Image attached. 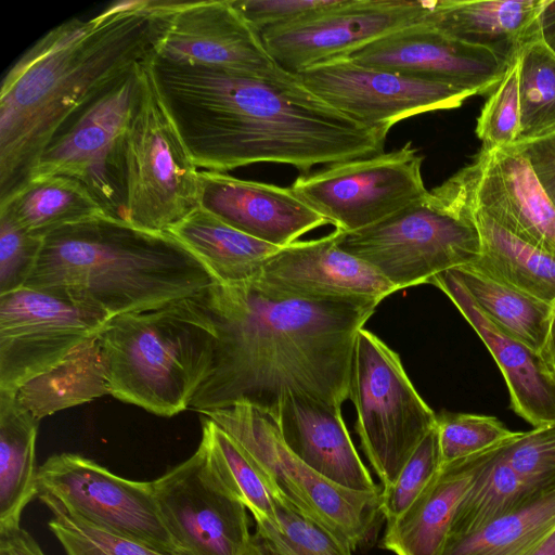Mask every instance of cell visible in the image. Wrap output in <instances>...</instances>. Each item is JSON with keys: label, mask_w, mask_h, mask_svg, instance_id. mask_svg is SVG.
Returning <instances> with one entry per match:
<instances>
[{"label": "cell", "mask_w": 555, "mask_h": 555, "mask_svg": "<svg viewBox=\"0 0 555 555\" xmlns=\"http://www.w3.org/2000/svg\"><path fill=\"white\" fill-rule=\"evenodd\" d=\"M197 299L214 323L217 345L211 375L190 408L203 413L247 403L274 417L294 393L341 408L357 334L380 302L304 298L257 279L215 282Z\"/></svg>", "instance_id": "cell-1"}, {"label": "cell", "mask_w": 555, "mask_h": 555, "mask_svg": "<svg viewBox=\"0 0 555 555\" xmlns=\"http://www.w3.org/2000/svg\"><path fill=\"white\" fill-rule=\"evenodd\" d=\"M146 67L195 166L225 172L257 163L307 175L384 152L388 129L333 108L296 75L266 78L173 63L154 53Z\"/></svg>", "instance_id": "cell-2"}, {"label": "cell", "mask_w": 555, "mask_h": 555, "mask_svg": "<svg viewBox=\"0 0 555 555\" xmlns=\"http://www.w3.org/2000/svg\"><path fill=\"white\" fill-rule=\"evenodd\" d=\"M149 0L124 1L46 33L8 69L0 90V203L29 181L63 121L90 95L154 53Z\"/></svg>", "instance_id": "cell-3"}, {"label": "cell", "mask_w": 555, "mask_h": 555, "mask_svg": "<svg viewBox=\"0 0 555 555\" xmlns=\"http://www.w3.org/2000/svg\"><path fill=\"white\" fill-rule=\"evenodd\" d=\"M214 283L169 233L102 216L47 235L24 286L51 292L111 319L196 297Z\"/></svg>", "instance_id": "cell-4"}, {"label": "cell", "mask_w": 555, "mask_h": 555, "mask_svg": "<svg viewBox=\"0 0 555 555\" xmlns=\"http://www.w3.org/2000/svg\"><path fill=\"white\" fill-rule=\"evenodd\" d=\"M99 337L111 395L158 416L190 408L212 372L217 334L197 296L111 318Z\"/></svg>", "instance_id": "cell-5"}, {"label": "cell", "mask_w": 555, "mask_h": 555, "mask_svg": "<svg viewBox=\"0 0 555 555\" xmlns=\"http://www.w3.org/2000/svg\"><path fill=\"white\" fill-rule=\"evenodd\" d=\"M333 233L341 250L370 264L397 291L429 283L480 254L478 232L452 177L375 224Z\"/></svg>", "instance_id": "cell-6"}, {"label": "cell", "mask_w": 555, "mask_h": 555, "mask_svg": "<svg viewBox=\"0 0 555 555\" xmlns=\"http://www.w3.org/2000/svg\"><path fill=\"white\" fill-rule=\"evenodd\" d=\"M223 429L261 473L273 495L318 521L352 550L371 532L380 493L347 489L322 477L285 444L276 417L247 403L202 413Z\"/></svg>", "instance_id": "cell-7"}, {"label": "cell", "mask_w": 555, "mask_h": 555, "mask_svg": "<svg viewBox=\"0 0 555 555\" xmlns=\"http://www.w3.org/2000/svg\"><path fill=\"white\" fill-rule=\"evenodd\" d=\"M143 63L104 85L63 121L40 153L30 180L77 179L107 217L126 222L125 135Z\"/></svg>", "instance_id": "cell-8"}, {"label": "cell", "mask_w": 555, "mask_h": 555, "mask_svg": "<svg viewBox=\"0 0 555 555\" xmlns=\"http://www.w3.org/2000/svg\"><path fill=\"white\" fill-rule=\"evenodd\" d=\"M126 222L167 232L199 207V169L165 109L143 63L125 135Z\"/></svg>", "instance_id": "cell-9"}, {"label": "cell", "mask_w": 555, "mask_h": 555, "mask_svg": "<svg viewBox=\"0 0 555 555\" xmlns=\"http://www.w3.org/2000/svg\"><path fill=\"white\" fill-rule=\"evenodd\" d=\"M357 411L362 450L383 488L390 486L412 453L437 425L399 354L363 327L354 343L349 397Z\"/></svg>", "instance_id": "cell-10"}, {"label": "cell", "mask_w": 555, "mask_h": 555, "mask_svg": "<svg viewBox=\"0 0 555 555\" xmlns=\"http://www.w3.org/2000/svg\"><path fill=\"white\" fill-rule=\"evenodd\" d=\"M39 494L72 516L158 552L182 555L164 525L152 481H134L74 453L50 456L37 472Z\"/></svg>", "instance_id": "cell-11"}, {"label": "cell", "mask_w": 555, "mask_h": 555, "mask_svg": "<svg viewBox=\"0 0 555 555\" xmlns=\"http://www.w3.org/2000/svg\"><path fill=\"white\" fill-rule=\"evenodd\" d=\"M423 157L411 142L398 150L327 165L298 177L292 190L341 232L375 224L422 197Z\"/></svg>", "instance_id": "cell-12"}, {"label": "cell", "mask_w": 555, "mask_h": 555, "mask_svg": "<svg viewBox=\"0 0 555 555\" xmlns=\"http://www.w3.org/2000/svg\"><path fill=\"white\" fill-rule=\"evenodd\" d=\"M154 55L173 63L282 78L284 70L232 0H149ZM294 75V74H293Z\"/></svg>", "instance_id": "cell-13"}, {"label": "cell", "mask_w": 555, "mask_h": 555, "mask_svg": "<svg viewBox=\"0 0 555 555\" xmlns=\"http://www.w3.org/2000/svg\"><path fill=\"white\" fill-rule=\"evenodd\" d=\"M109 319L51 292L23 286L0 295V391L51 370Z\"/></svg>", "instance_id": "cell-14"}, {"label": "cell", "mask_w": 555, "mask_h": 555, "mask_svg": "<svg viewBox=\"0 0 555 555\" xmlns=\"http://www.w3.org/2000/svg\"><path fill=\"white\" fill-rule=\"evenodd\" d=\"M152 486L182 555H243L251 540L247 508L222 481L202 440L193 455Z\"/></svg>", "instance_id": "cell-15"}, {"label": "cell", "mask_w": 555, "mask_h": 555, "mask_svg": "<svg viewBox=\"0 0 555 555\" xmlns=\"http://www.w3.org/2000/svg\"><path fill=\"white\" fill-rule=\"evenodd\" d=\"M438 1L338 0L296 23L260 33L274 61L286 72L346 57L402 28L431 23Z\"/></svg>", "instance_id": "cell-16"}, {"label": "cell", "mask_w": 555, "mask_h": 555, "mask_svg": "<svg viewBox=\"0 0 555 555\" xmlns=\"http://www.w3.org/2000/svg\"><path fill=\"white\" fill-rule=\"evenodd\" d=\"M296 76L338 112L388 130L408 117L455 108L476 95L469 90L365 66L349 56L317 64Z\"/></svg>", "instance_id": "cell-17"}, {"label": "cell", "mask_w": 555, "mask_h": 555, "mask_svg": "<svg viewBox=\"0 0 555 555\" xmlns=\"http://www.w3.org/2000/svg\"><path fill=\"white\" fill-rule=\"evenodd\" d=\"M359 64L477 94L492 92L512 63L430 23L393 31L351 54Z\"/></svg>", "instance_id": "cell-18"}, {"label": "cell", "mask_w": 555, "mask_h": 555, "mask_svg": "<svg viewBox=\"0 0 555 555\" xmlns=\"http://www.w3.org/2000/svg\"><path fill=\"white\" fill-rule=\"evenodd\" d=\"M455 175L479 209L514 235L555 255V208L517 144L480 150Z\"/></svg>", "instance_id": "cell-19"}, {"label": "cell", "mask_w": 555, "mask_h": 555, "mask_svg": "<svg viewBox=\"0 0 555 555\" xmlns=\"http://www.w3.org/2000/svg\"><path fill=\"white\" fill-rule=\"evenodd\" d=\"M199 207L262 242L285 247L327 220L292 188L199 170Z\"/></svg>", "instance_id": "cell-20"}, {"label": "cell", "mask_w": 555, "mask_h": 555, "mask_svg": "<svg viewBox=\"0 0 555 555\" xmlns=\"http://www.w3.org/2000/svg\"><path fill=\"white\" fill-rule=\"evenodd\" d=\"M257 280L304 298H374L397 292L374 268L341 250L334 233L296 241L267 258ZM255 280V279H254Z\"/></svg>", "instance_id": "cell-21"}, {"label": "cell", "mask_w": 555, "mask_h": 555, "mask_svg": "<svg viewBox=\"0 0 555 555\" xmlns=\"http://www.w3.org/2000/svg\"><path fill=\"white\" fill-rule=\"evenodd\" d=\"M429 283L450 298L492 354L506 382L513 411L533 427L555 422V374L540 353L489 320L451 270Z\"/></svg>", "instance_id": "cell-22"}, {"label": "cell", "mask_w": 555, "mask_h": 555, "mask_svg": "<svg viewBox=\"0 0 555 555\" xmlns=\"http://www.w3.org/2000/svg\"><path fill=\"white\" fill-rule=\"evenodd\" d=\"M285 444L309 468L347 489L379 492L345 425L341 408L288 395L276 417Z\"/></svg>", "instance_id": "cell-23"}, {"label": "cell", "mask_w": 555, "mask_h": 555, "mask_svg": "<svg viewBox=\"0 0 555 555\" xmlns=\"http://www.w3.org/2000/svg\"><path fill=\"white\" fill-rule=\"evenodd\" d=\"M543 4L544 0H439L430 24L512 63L527 42L540 37Z\"/></svg>", "instance_id": "cell-24"}, {"label": "cell", "mask_w": 555, "mask_h": 555, "mask_svg": "<svg viewBox=\"0 0 555 555\" xmlns=\"http://www.w3.org/2000/svg\"><path fill=\"white\" fill-rule=\"evenodd\" d=\"M473 478L468 457L441 465L412 505L387 524L382 546L395 555H440Z\"/></svg>", "instance_id": "cell-25"}, {"label": "cell", "mask_w": 555, "mask_h": 555, "mask_svg": "<svg viewBox=\"0 0 555 555\" xmlns=\"http://www.w3.org/2000/svg\"><path fill=\"white\" fill-rule=\"evenodd\" d=\"M451 177L480 241V254L468 264L552 305L555 300V255L504 229L467 197L455 173Z\"/></svg>", "instance_id": "cell-26"}, {"label": "cell", "mask_w": 555, "mask_h": 555, "mask_svg": "<svg viewBox=\"0 0 555 555\" xmlns=\"http://www.w3.org/2000/svg\"><path fill=\"white\" fill-rule=\"evenodd\" d=\"M167 233L204 266L216 283L221 284L256 279L263 261L281 248L236 230L201 207Z\"/></svg>", "instance_id": "cell-27"}, {"label": "cell", "mask_w": 555, "mask_h": 555, "mask_svg": "<svg viewBox=\"0 0 555 555\" xmlns=\"http://www.w3.org/2000/svg\"><path fill=\"white\" fill-rule=\"evenodd\" d=\"M104 395H111L109 366L98 335L79 345L51 370L23 385L15 397L40 421Z\"/></svg>", "instance_id": "cell-28"}, {"label": "cell", "mask_w": 555, "mask_h": 555, "mask_svg": "<svg viewBox=\"0 0 555 555\" xmlns=\"http://www.w3.org/2000/svg\"><path fill=\"white\" fill-rule=\"evenodd\" d=\"M38 424L15 393L0 391V530L20 527L24 508L38 495Z\"/></svg>", "instance_id": "cell-29"}, {"label": "cell", "mask_w": 555, "mask_h": 555, "mask_svg": "<svg viewBox=\"0 0 555 555\" xmlns=\"http://www.w3.org/2000/svg\"><path fill=\"white\" fill-rule=\"evenodd\" d=\"M0 212L40 238L63 227L106 216L87 186L66 176L30 180L0 203Z\"/></svg>", "instance_id": "cell-30"}, {"label": "cell", "mask_w": 555, "mask_h": 555, "mask_svg": "<svg viewBox=\"0 0 555 555\" xmlns=\"http://www.w3.org/2000/svg\"><path fill=\"white\" fill-rule=\"evenodd\" d=\"M467 457L474 467L473 482L459 505L446 541L475 533L547 494L529 486L496 460L490 448Z\"/></svg>", "instance_id": "cell-31"}, {"label": "cell", "mask_w": 555, "mask_h": 555, "mask_svg": "<svg viewBox=\"0 0 555 555\" xmlns=\"http://www.w3.org/2000/svg\"><path fill=\"white\" fill-rule=\"evenodd\" d=\"M451 271L489 320L540 353L548 333L551 304L501 283L470 264Z\"/></svg>", "instance_id": "cell-32"}, {"label": "cell", "mask_w": 555, "mask_h": 555, "mask_svg": "<svg viewBox=\"0 0 555 555\" xmlns=\"http://www.w3.org/2000/svg\"><path fill=\"white\" fill-rule=\"evenodd\" d=\"M555 529V490L481 530L447 540L440 555H531Z\"/></svg>", "instance_id": "cell-33"}, {"label": "cell", "mask_w": 555, "mask_h": 555, "mask_svg": "<svg viewBox=\"0 0 555 555\" xmlns=\"http://www.w3.org/2000/svg\"><path fill=\"white\" fill-rule=\"evenodd\" d=\"M520 128L516 143L555 134V52L540 38L518 55Z\"/></svg>", "instance_id": "cell-34"}, {"label": "cell", "mask_w": 555, "mask_h": 555, "mask_svg": "<svg viewBox=\"0 0 555 555\" xmlns=\"http://www.w3.org/2000/svg\"><path fill=\"white\" fill-rule=\"evenodd\" d=\"M202 421V441L222 481L256 522L276 525L274 495L261 473L223 429L204 415Z\"/></svg>", "instance_id": "cell-35"}, {"label": "cell", "mask_w": 555, "mask_h": 555, "mask_svg": "<svg viewBox=\"0 0 555 555\" xmlns=\"http://www.w3.org/2000/svg\"><path fill=\"white\" fill-rule=\"evenodd\" d=\"M276 525L256 522L251 540L261 555H352V548L318 521L274 496Z\"/></svg>", "instance_id": "cell-36"}, {"label": "cell", "mask_w": 555, "mask_h": 555, "mask_svg": "<svg viewBox=\"0 0 555 555\" xmlns=\"http://www.w3.org/2000/svg\"><path fill=\"white\" fill-rule=\"evenodd\" d=\"M490 451L539 492L555 490V422L516 431Z\"/></svg>", "instance_id": "cell-37"}, {"label": "cell", "mask_w": 555, "mask_h": 555, "mask_svg": "<svg viewBox=\"0 0 555 555\" xmlns=\"http://www.w3.org/2000/svg\"><path fill=\"white\" fill-rule=\"evenodd\" d=\"M38 496L51 511L49 528L67 555H171L98 529L72 516L48 494Z\"/></svg>", "instance_id": "cell-38"}, {"label": "cell", "mask_w": 555, "mask_h": 555, "mask_svg": "<svg viewBox=\"0 0 555 555\" xmlns=\"http://www.w3.org/2000/svg\"><path fill=\"white\" fill-rule=\"evenodd\" d=\"M437 431L442 465L482 452L516 434L494 416L452 412L437 415Z\"/></svg>", "instance_id": "cell-39"}, {"label": "cell", "mask_w": 555, "mask_h": 555, "mask_svg": "<svg viewBox=\"0 0 555 555\" xmlns=\"http://www.w3.org/2000/svg\"><path fill=\"white\" fill-rule=\"evenodd\" d=\"M441 465L436 425L412 453L395 481L382 490L379 513L387 524L395 521L412 505Z\"/></svg>", "instance_id": "cell-40"}, {"label": "cell", "mask_w": 555, "mask_h": 555, "mask_svg": "<svg viewBox=\"0 0 555 555\" xmlns=\"http://www.w3.org/2000/svg\"><path fill=\"white\" fill-rule=\"evenodd\" d=\"M517 59L512 62L478 117L476 133L482 143L481 150L506 147L518 139L520 105Z\"/></svg>", "instance_id": "cell-41"}, {"label": "cell", "mask_w": 555, "mask_h": 555, "mask_svg": "<svg viewBox=\"0 0 555 555\" xmlns=\"http://www.w3.org/2000/svg\"><path fill=\"white\" fill-rule=\"evenodd\" d=\"M43 238L31 235L8 215L0 212V295L21 288L27 282Z\"/></svg>", "instance_id": "cell-42"}, {"label": "cell", "mask_w": 555, "mask_h": 555, "mask_svg": "<svg viewBox=\"0 0 555 555\" xmlns=\"http://www.w3.org/2000/svg\"><path fill=\"white\" fill-rule=\"evenodd\" d=\"M338 0H232L244 18L260 34L289 25L334 5Z\"/></svg>", "instance_id": "cell-43"}, {"label": "cell", "mask_w": 555, "mask_h": 555, "mask_svg": "<svg viewBox=\"0 0 555 555\" xmlns=\"http://www.w3.org/2000/svg\"><path fill=\"white\" fill-rule=\"evenodd\" d=\"M515 144L526 155L555 208V134Z\"/></svg>", "instance_id": "cell-44"}, {"label": "cell", "mask_w": 555, "mask_h": 555, "mask_svg": "<svg viewBox=\"0 0 555 555\" xmlns=\"http://www.w3.org/2000/svg\"><path fill=\"white\" fill-rule=\"evenodd\" d=\"M0 555H44L35 539L21 527L0 530Z\"/></svg>", "instance_id": "cell-45"}, {"label": "cell", "mask_w": 555, "mask_h": 555, "mask_svg": "<svg viewBox=\"0 0 555 555\" xmlns=\"http://www.w3.org/2000/svg\"><path fill=\"white\" fill-rule=\"evenodd\" d=\"M539 35L555 52V0H544L539 20Z\"/></svg>", "instance_id": "cell-46"}, {"label": "cell", "mask_w": 555, "mask_h": 555, "mask_svg": "<svg viewBox=\"0 0 555 555\" xmlns=\"http://www.w3.org/2000/svg\"><path fill=\"white\" fill-rule=\"evenodd\" d=\"M540 356L555 374V300L552 304L547 337Z\"/></svg>", "instance_id": "cell-47"}, {"label": "cell", "mask_w": 555, "mask_h": 555, "mask_svg": "<svg viewBox=\"0 0 555 555\" xmlns=\"http://www.w3.org/2000/svg\"><path fill=\"white\" fill-rule=\"evenodd\" d=\"M531 555H555V529Z\"/></svg>", "instance_id": "cell-48"}, {"label": "cell", "mask_w": 555, "mask_h": 555, "mask_svg": "<svg viewBox=\"0 0 555 555\" xmlns=\"http://www.w3.org/2000/svg\"><path fill=\"white\" fill-rule=\"evenodd\" d=\"M243 555H261V553L258 550V547L255 545L253 540H250V543L247 546V548L245 550V552L243 553Z\"/></svg>", "instance_id": "cell-49"}]
</instances>
